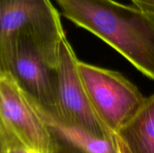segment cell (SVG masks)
I'll list each match as a JSON object with an SVG mask.
<instances>
[{"instance_id":"8992f818","label":"cell","mask_w":154,"mask_h":153,"mask_svg":"<svg viewBox=\"0 0 154 153\" xmlns=\"http://www.w3.org/2000/svg\"><path fill=\"white\" fill-rule=\"evenodd\" d=\"M0 123L34 153H54V135L40 112L8 74L0 72Z\"/></svg>"},{"instance_id":"277c9868","label":"cell","mask_w":154,"mask_h":153,"mask_svg":"<svg viewBox=\"0 0 154 153\" xmlns=\"http://www.w3.org/2000/svg\"><path fill=\"white\" fill-rule=\"evenodd\" d=\"M78 70L95 112L116 134L141 110L146 98L119 72L80 61Z\"/></svg>"},{"instance_id":"5b68a950","label":"cell","mask_w":154,"mask_h":153,"mask_svg":"<svg viewBox=\"0 0 154 153\" xmlns=\"http://www.w3.org/2000/svg\"><path fill=\"white\" fill-rule=\"evenodd\" d=\"M78 62L72 46L65 37L60 44L57 67L60 119L49 117L62 125L93 137L112 139L116 134L101 122L92 106L80 78Z\"/></svg>"},{"instance_id":"ba28073f","label":"cell","mask_w":154,"mask_h":153,"mask_svg":"<svg viewBox=\"0 0 154 153\" xmlns=\"http://www.w3.org/2000/svg\"><path fill=\"white\" fill-rule=\"evenodd\" d=\"M0 153H34L6 126L0 123Z\"/></svg>"},{"instance_id":"9c48e42d","label":"cell","mask_w":154,"mask_h":153,"mask_svg":"<svg viewBox=\"0 0 154 153\" xmlns=\"http://www.w3.org/2000/svg\"><path fill=\"white\" fill-rule=\"evenodd\" d=\"M52 134L54 135V140H55V151H54V153H84L71 144L68 143L67 142L63 140V139L59 137L53 132Z\"/></svg>"},{"instance_id":"3957f363","label":"cell","mask_w":154,"mask_h":153,"mask_svg":"<svg viewBox=\"0 0 154 153\" xmlns=\"http://www.w3.org/2000/svg\"><path fill=\"white\" fill-rule=\"evenodd\" d=\"M17 35L28 38L45 59L57 67L66 34L50 0H0V41Z\"/></svg>"},{"instance_id":"30bf717a","label":"cell","mask_w":154,"mask_h":153,"mask_svg":"<svg viewBox=\"0 0 154 153\" xmlns=\"http://www.w3.org/2000/svg\"><path fill=\"white\" fill-rule=\"evenodd\" d=\"M141 10L154 15V0H131Z\"/></svg>"},{"instance_id":"52a82bcc","label":"cell","mask_w":154,"mask_h":153,"mask_svg":"<svg viewBox=\"0 0 154 153\" xmlns=\"http://www.w3.org/2000/svg\"><path fill=\"white\" fill-rule=\"evenodd\" d=\"M116 136L122 153H154V94Z\"/></svg>"},{"instance_id":"7a4b0ae2","label":"cell","mask_w":154,"mask_h":153,"mask_svg":"<svg viewBox=\"0 0 154 153\" xmlns=\"http://www.w3.org/2000/svg\"><path fill=\"white\" fill-rule=\"evenodd\" d=\"M0 72L8 74L42 113L60 119L57 68L28 38L17 35L0 41Z\"/></svg>"},{"instance_id":"6da1fadb","label":"cell","mask_w":154,"mask_h":153,"mask_svg":"<svg viewBox=\"0 0 154 153\" xmlns=\"http://www.w3.org/2000/svg\"><path fill=\"white\" fill-rule=\"evenodd\" d=\"M65 17L94 34L154 80V15L114 0H56Z\"/></svg>"}]
</instances>
